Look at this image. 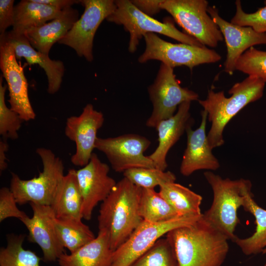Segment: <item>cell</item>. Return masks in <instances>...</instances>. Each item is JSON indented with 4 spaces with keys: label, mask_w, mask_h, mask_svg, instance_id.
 <instances>
[{
    "label": "cell",
    "mask_w": 266,
    "mask_h": 266,
    "mask_svg": "<svg viewBox=\"0 0 266 266\" xmlns=\"http://www.w3.org/2000/svg\"><path fill=\"white\" fill-rule=\"evenodd\" d=\"M166 235L174 250L178 266H221L229 250V239L202 216Z\"/></svg>",
    "instance_id": "1"
},
{
    "label": "cell",
    "mask_w": 266,
    "mask_h": 266,
    "mask_svg": "<svg viewBox=\"0 0 266 266\" xmlns=\"http://www.w3.org/2000/svg\"><path fill=\"white\" fill-rule=\"evenodd\" d=\"M141 190L124 177L101 202L99 229L107 233L113 251L129 238L143 220L139 211Z\"/></svg>",
    "instance_id": "2"
},
{
    "label": "cell",
    "mask_w": 266,
    "mask_h": 266,
    "mask_svg": "<svg viewBox=\"0 0 266 266\" xmlns=\"http://www.w3.org/2000/svg\"><path fill=\"white\" fill-rule=\"evenodd\" d=\"M265 84L262 79L248 76L232 86L229 91L230 97H226L223 91L216 92L211 88L205 100H198L211 123L207 136L212 149L224 144L223 132L231 120L248 104L262 97Z\"/></svg>",
    "instance_id": "3"
},
{
    "label": "cell",
    "mask_w": 266,
    "mask_h": 266,
    "mask_svg": "<svg viewBox=\"0 0 266 266\" xmlns=\"http://www.w3.org/2000/svg\"><path fill=\"white\" fill-rule=\"evenodd\" d=\"M204 176L213 191V200L210 208L202 214V218L234 242L238 237L234 233L240 223L237 210L242 206L252 183L242 178L224 179L211 171L205 172Z\"/></svg>",
    "instance_id": "4"
},
{
    "label": "cell",
    "mask_w": 266,
    "mask_h": 266,
    "mask_svg": "<svg viewBox=\"0 0 266 266\" xmlns=\"http://www.w3.org/2000/svg\"><path fill=\"white\" fill-rule=\"evenodd\" d=\"M36 153L42 162V171L28 180L12 172L9 189L19 205L29 202L51 206L65 176L64 164L49 149L39 147Z\"/></svg>",
    "instance_id": "5"
},
{
    "label": "cell",
    "mask_w": 266,
    "mask_h": 266,
    "mask_svg": "<svg viewBox=\"0 0 266 266\" xmlns=\"http://www.w3.org/2000/svg\"><path fill=\"white\" fill-rule=\"evenodd\" d=\"M116 8L107 18L109 22L123 26L130 34L128 50L134 53L139 40L148 33H159L182 43L203 46L197 39L181 32L169 20L162 22L153 19L139 10L128 0H115Z\"/></svg>",
    "instance_id": "6"
},
{
    "label": "cell",
    "mask_w": 266,
    "mask_h": 266,
    "mask_svg": "<svg viewBox=\"0 0 266 266\" xmlns=\"http://www.w3.org/2000/svg\"><path fill=\"white\" fill-rule=\"evenodd\" d=\"M162 10L169 13L187 34L203 46L216 47L223 41L219 27L207 12L206 0H163Z\"/></svg>",
    "instance_id": "7"
},
{
    "label": "cell",
    "mask_w": 266,
    "mask_h": 266,
    "mask_svg": "<svg viewBox=\"0 0 266 266\" xmlns=\"http://www.w3.org/2000/svg\"><path fill=\"white\" fill-rule=\"evenodd\" d=\"M143 37L146 47L138 59L140 63L155 60L173 68L184 66L192 70L195 66L215 63L222 59L218 53L204 46L172 43L154 33H147Z\"/></svg>",
    "instance_id": "8"
},
{
    "label": "cell",
    "mask_w": 266,
    "mask_h": 266,
    "mask_svg": "<svg viewBox=\"0 0 266 266\" xmlns=\"http://www.w3.org/2000/svg\"><path fill=\"white\" fill-rule=\"evenodd\" d=\"M153 110L146 126L155 128L162 120L172 117L180 104L199 100L196 92L182 87L176 78L173 68L163 63L154 82L148 88Z\"/></svg>",
    "instance_id": "9"
},
{
    "label": "cell",
    "mask_w": 266,
    "mask_h": 266,
    "mask_svg": "<svg viewBox=\"0 0 266 266\" xmlns=\"http://www.w3.org/2000/svg\"><path fill=\"white\" fill-rule=\"evenodd\" d=\"M202 216H179L158 223L142 220L129 238L113 251L110 266H131L162 236L173 229L192 225Z\"/></svg>",
    "instance_id": "10"
},
{
    "label": "cell",
    "mask_w": 266,
    "mask_h": 266,
    "mask_svg": "<svg viewBox=\"0 0 266 266\" xmlns=\"http://www.w3.org/2000/svg\"><path fill=\"white\" fill-rule=\"evenodd\" d=\"M80 3L84 7L83 14L58 43L71 47L79 57L91 62L95 33L116 5L113 0H82Z\"/></svg>",
    "instance_id": "11"
},
{
    "label": "cell",
    "mask_w": 266,
    "mask_h": 266,
    "mask_svg": "<svg viewBox=\"0 0 266 266\" xmlns=\"http://www.w3.org/2000/svg\"><path fill=\"white\" fill-rule=\"evenodd\" d=\"M151 141L135 133L115 137H98L96 149L103 153L116 172L136 168H156L153 162L144 155Z\"/></svg>",
    "instance_id": "12"
},
{
    "label": "cell",
    "mask_w": 266,
    "mask_h": 266,
    "mask_svg": "<svg viewBox=\"0 0 266 266\" xmlns=\"http://www.w3.org/2000/svg\"><path fill=\"white\" fill-rule=\"evenodd\" d=\"M0 68L7 83L10 108L24 121L34 120L35 113L29 99L27 80L5 33L0 34Z\"/></svg>",
    "instance_id": "13"
},
{
    "label": "cell",
    "mask_w": 266,
    "mask_h": 266,
    "mask_svg": "<svg viewBox=\"0 0 266 266\" xmlns=\"http://www.w3.org/2000/svg\"><path fill=\"white\" fill-rule=\"evenodd\" d=\"M104 121L102 113L91 103L86 105L79 116L67 118L65 134L75 144V152L70 159L73 165L83 167L88 163L96 149L98 132Z\"/></svg>",
    "instance_id": "14"
},
{
    "label": "cell",
    "mask_w": 266,
    "mask_h": 266,
    "mask_svg": "<svg viewBox=\"0 0 266 266\" xmlns=\"http://www.w3.org/2000/svg\"><path fill=\"white\" fill-rule=\"evenodd\" d=\"M109 167L93 153L88 163L76 170L77 180L82 199V218L90 220L93 210L102 202L116 184L108 175Z\"/></svg>",
    "instance_id": "15"
},
{
    "label": "cell",
    "mask_w": 266,
    "mask_h": 266,
    "mask_svg": "<svg viewBox=\"0 0 266 266\" xmlns=\"http://www.w3.org/2000/svg\"><path fill=\"white\" fill-rule=\"evenodd\" d=\"M207 12L225 39L227 54L224 71L232 75L235 70L238 59L246 51L255 45L266 44V33H259L251 27L228 22L219 15L218 9L215 6H209Z\"/></svg>",
    "instance_id": "16"
},
{
    "label": "cell",
    "mask_w": 266,
    "mask_h": 266,
    "mask_svg": "<svg viewBox=\"0 0 266 266\" xmlns=\"http://www.w3.org/2000/svg\"><path fill=\"white\" fill-rule=\"evenodd\" d=\"M30 204L33 210V216H28L21 221L29 231L28 239L40 247L44 261L58 260L65 253V250L56 233L55 215L52 207L32 203Z\"/></svg>",
    "instance_id": "17"
},
{
    "label": "cell",
    "mask_w": 266,
    "mask_h": 266,
    "mask_svg": "<svg viewBox=\"0 0 266 266\" xmlns=\"http://www.w3.org/2000/svg\"><path fill=\"white\" fill-rule=\"evenodd\" d=\"M201 122L196 130L189 126L187 133V147L180 166V173L189 176L199 170H216L220 166L218 160L213 154L206 133L207 113L201 112Z\"/></svg>",
    "instance_id": "18"
},
{
    "label": "cell",
    "mask_w": 266,
    "mask_h": 266,
    "mask_svg": "<svg viewBox=\"0 0 266 266\" xmlns=\"http://www.w3.org/2000/svg\"><path fill=\"white\" fill-rule=\"evenodd\" d=\"M191 101L180 104L172 117L160 122L155 127L158 134V145L148 156L156 168L166 170L167 167L166 156L170 148L177 142L187 128L192 125L190 112Z\"/></svg>",
    "instance_id": "19"
},
{
    "label": "cell",
    "mask_w": 266,
    "mask_h": 266,
    "mask_svg": "<svg viewBox=\"0 0 266 266\" xmlns=\"http://www.w3.org/2000/svg\"><path fill=\"white\" fill-rule=\"evenodd\" d=\"M6 36L13 45L17 59L24 58L29 65L37 64L44 70L48 80L47 91L54 94L60 89L65 72L62 61L53 60L49 55L35 50L30 43L24 34L12 30L6 32Z\"/></svg>",
    "instance_id": "20"
},
{
    "label": "cell",
    "mask_w": 266,
    "mask_h": 266,
    "mask_svg": "<svg viewBox=\"0 0 266 266\" xmlns=\"http://www.w3.org/2000/svg\"><path fill=\"white\" fill-rule=\"evenodd\" d=\"M77 9L72 7L63 10L62 14L51 21L27 30L24 34L37 51L49 55L52 46L60 40L79 19Z\"/></svg>",
    "instance_id": "21"
},
{
    "label": "cell",
    "mask_w": 266,
    "mask_h": 266,
    "mask_svg": "<svg viewBox=\"0 0 266 266\" xmlns=\"http://www.w3.org/2000/svg\"><path fill=\"white\" fill-rule=\"evenodd\" d=\"M113 252L107 233L99 230L93 240L73 253H64L57 261L59 266H110Z\"/></svg>",
    "instance_id": "22"
},
{
    "label": "cell",
    "mask_w": 266,
    "mask_h": 266,
    "mask_svg": "<svg viewBox=\"0 0 266 266\" xmlns=\"http://www.w3.org/2000/svg\"><path fill=\"white\" fill-rule=\"evenodd\" d=\"M82 206L76 170L70 169L65 175L51 207L56 218L82 220Z\"/></svg>",
    "instance_id": "23"
},
{
    "label": "cell",
    "mask_w": 266,
    "mask_h": 266,
    "mask_svg": "<svg viewBox=\"0 0 266 266\" xmlns=\"http://www.w3.org/2000/svg\"><path fill=\"white\" fill-rule=\"evenodd\" d=\"M63 10L35 2L22 0L14 6L12 31L23 34L28 29L42 26L59 16Z\"/></svg>",
    "instance_id": "24"
},
{
    "label": "cell",
    "mask_w": 266,
    "mask_h": 266,
    "mask_svg": "<svg viewBox=\"0 0 266 266\" xmlns=\"http://www.w3.org/2000/svg\"><path fill=\"white\" fill-rule=\"evenodd\" d=\"M159 194L180 216H200L202 197L175 182L161 185Z\"/></svg>",
    "instance_id": "25"
},
{
    "label": "cell",
    "mask_w": 266,
    "mask_h": 266,
    "mask_svg": "<svg viewBox=\"0 0 266 266\" xmlns=\"http://www.w3.org/2000/svg\"><path fill=\"white\" fill-rule=\"evenodd\" d=\"M242 207L254 216L256 227L251 236L243 239L237 237L234 242L246 255L263 252V242L266 237V210L255 201L251 190L246 192Z\"/></svg>",
    "instance_id": "26"
},
{
    "label": "cell",
    "mask_w": 266,
    "mask_h": 266,
    "mask_svg": "<svg viewBox=\"0 0 266 266\" xmlns=\"http://www.w3.org/2000/svg\"><path fill=\"white\" fill-rule=\"evenodd\" d=\"M54 226L61 244L70 253L76 251L96 237L89 227L82 220L55 217Z\"/></svg>",
    "instance_id": "27"
},
{
    "label": "cell",
    "mask_w": 266,
    "mask_h": 266,
    "mask_svg": "<svg viewBox=\"0 0 266 266\" xmlns=\"http://www.w3.org/2000/svg\"><path fill=\"white\" fill-rule=\"evenodd\" d=\"M139 211L143 220L152 223L167 221L180 216L154 189H142Z\"/></svg>",
    "instance_id": "28"
},
{
    "label": "cell",
    "mask_w": 266,
    "mask_h": 266,
    "mask_svg": "<svg viewBox=\"0 0 266 266\" xmlns=\"http://www.w3.org/2000/svg\"><path fill=\"white\" fill-rule=\"evenodd\" d=\"M25 237L23 234L7 235L6 246L0 249V266H40L41 258L23 248Z\"/></svg>",
    "instance_id": "29"
},
{
    "label": "cell",
    "mask_w": 266,
    "mask_h": 266,
    "mask_svg": "<svg viewBox=\"0 0 266 266\" xmlns=\"http://www.w3.org/2000/svg\"><path fill=\"white\" fill-rule=\"evenodd\" d=\"M131 266H178L174 250L168 241L160 238Z\"/></svg>",
    "instance_id": "30"
},
{
    "label": "cell",
    "mask_w": 266,
    "mask_h": 266,
    "mask_svg": "<svg viewBox=\"0 0 266 266\" xmlns=\"http://www.w3.org/2000/svg\"><path fill=\"white\" fill-rule=\"evenodd\" d=\"M123 175L142 189H154L156 186L176 180V176L173 172L157 168H132L124 171Z\"/></svg>",
    "instance_id": "31"
},
{
    "label": "cell",
    "mask_w": 266,
    "mask_h": 266,
    "mask_svg": "<svg viewBox=\"0 0 266 266\" xmlns=\"http://www.w3.org/2000/svg\"><path fill=\"white\" fill-rule=\"evenodd\" d=\"M2 77H0V134L5 139H16L24 120L6 104L5 96L7 86L2 85Z\"/></svg>",
    "instance_id": "32"
},
{
    "label": "cell",
    "mask_w": 266,
    "mask_h": 266,
    "mask_svg": "<svg viewBox=\"0 0 266 266\" xmlns=\"http://www.w3.org/2000/svg\"><path fill=\"white\" fill-rule=\"evenodd\" d=\"M235 70L257 77L266 83V51L250 48L238 59Z\"/></svg>",
    "instance_id": "33"
},
{
    "label": "cell",
    "mask_w": 266,
    "mask_h": 266,
    "mask_svg": "<svg viewBox=\"0 0 266 266\" xmlns=\"http://www.w3.org/2000/svg\"><path fill=\"white\" fill-rule=\"evenodd\" d=\"M265 6L256 12L246 13L243 11L239 0L235 2V13L231 19L233 24L243 27H250L257 32L266 33V0Z\"/></svg>",
    "instance_id": "34"
},
{
    "label": "cell",
    "mask_w": 266,
    "mask_h": 266,
    "mask_svg": "<svg viewBox=\"0 0 266 266\" xmlns=\"http://www.w3.org/2000/svg\"><path fill=\"white\" fill-rule=\"evenodd\" d=\"M15 197L9 188L0 189V222L8 218H16L21 221L28 216L17 206Z\"/></svg>",
    "instance_id": "35"
},
{
    "label": "cell",
    "mask_w": 266,
    "mask_h": 266,
    "mask_svg": "<svg viewBox=\"0 0 266 266\" xmlns=\"http://www.w3.org/2000/svg\"><path fill=\"white\" fill-rule=\"evenodd\" d=\"M14 0H0V34L6 32L13 26L14 12Z\"/></svg>",
    "instance_id": "36"
},
{
    "label": "cell",
    "mask_w": 266,
    "mask_h": 266,
    "mask_svg": "<svg viewBox=\"0 0 266 266\" xmlns=\"http://www.w3.org/2000/svg\"><path fill=\"white\" fill-rule=\"evenodd\" d=\"M132 2L142 12L152 17L161 10V3L163 0H133Z\"/></svg>",
    "instance_id": "37"
},
{
    "label": "cell",
    "mask_w": 266,
    "mask_h": 266,
    "mask_svg": "<svg viewBox=\"0 0 266 266\" xmlns=\"http://www.w3.org/2000/svg\"><path fill=\"white\" fill-rule=\"evenodd\" d=\"M35 2L46 4L60 10L72 7L74 4L80 2L76 0H33Z\"/></svg>",
    "instance_id": "38"
},
{
    "label": "cell",
    "mask_w": 266,
    "mask_h": 266,
    "mask_svg": "<svg viewBox=\"0 0 266 266\" xmlns=\"http://www.w3.org/2000/svg\"><path fill=\"white\" fill-rule=\"evenodd\" d=\"M8 145L5 139L0 140V170L2 171L7 168L6 152Z\"/></svg>",
    "instance_id": "39"
},
{
    "label": "cell",
    "mask_w": 266,
    "mask_h": 266,
    "mask_svg": "<svg viewBox=\"0 0 266 266\" xmlns=\"http://www.w3.org/2000/svg\"><path fill=\"white\" fill-rule=\"evenodd\" d=\"M263 247L264 248V251L263 253H266V237L264 239L263 242Z\"/></svg>",
    "instance_id": "40"
},
{
    "label": "cell",
    "mask_w": 266,
    "mask_h": 266,
    "mask_svg": "<svg viewBox=\"0 0 266 266\" xmlns=\"http://www.w3.org/2000/svg\"><path fill=\"white\" fill-rule=\"evenodd\" d=\"M264 266H266V263L264 265Z\"/></svg>",
    "instance_id": "41"
}]
</instances>
